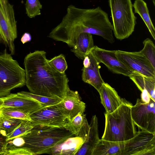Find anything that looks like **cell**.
Here are the masks:
<instances>
[{
    "label": "cell",
    "instance_id": "5bb4252c",
    "mask_svg": "<svg viewBox=\"0 0 155 155\" xmlns=\"http://www.w3.org/2000/svg\"><path fill=\"white\" fill-rule=\"evenodd\" d=\"M56 105L63 111L68 120L74 117L80 112L84 113L86 108L85 104L81 101L78 92L71 90Z\"/></svg>",
    "mask_w": 155,
    "mask_h": 155
},
{
    "label": "cell",
    "instance_id": "4316f807",
    "mask_svg": "<svg viewBox=\"0 0 155 155\" xmlns=\"http://www.w3.org/2000/svg\"><path fill=\"white\" fill-rule=\"evenodd\" d=\"M23 120L0 116V127L7 134L12 132Z\"/></svg>",
    "mask_w": 155,
    "mask_h": 155
},
{
    "label": "cell",
    "instance_id": "cb8c5ba5",
    "mask_svg": "<svg viewBox=\"0 0 155 155\" xmlns=\"http://www.w3.org/2000/svg\"><path fill=\"white\" fill-rule=\"evenodd\" d=\"M0 116L31 122L30 115L20 109L11 107H0Z\"/></svg>",
    "mask_w": 155,
    "mask_h": 155
},
{
    "label": "cell",
    "instance_id": "ffe728a7",
    "mask_svg": "<svg viewBox=\"0 0 155 155\" xmlns=\"http://www.w3.org/2000/svg\"><path fill=\"white\" fill-rule=\"evenodd\" d=\"M129 78L141 91L143 89L146 90L151 99L155 101V78L147 77L136 72H134Z\"/></svg>",
    "mask_w": 155,
    "mask_h": 155
},
{
    "label": "cell",
    "instance_id": "d4e9b609",
    "mask_svg": "<svg viewBox=\"0 0 155 155\" xmlns=\"http://www.w3.org/2000/svg\"><path fill=\"white\" fill-rule=\"evenodd\" d=\"M21 95L31 98L40 103L45 106H50L55 105L60 102L62 100L60 98L51 97L35 94L30 92L21 91L18 93Z\"/></svg>",
    "mask_w": 155,
    "mask_h": 155
},
{
    "label": "cell",
    "instance_id": "2e32d148",
    "mask_svg": "<svg viewBox=\"0 0 155 155\" xmlns=\"http://www.w3.org/2000/svg\"><path fill=\"white\" fill-rule=\"evenodd\" d=\"M85 141V138L80 136L70 137L51 149L48 154L53 155H75Z\"/></svg>",
    "mask_w": 155,
    "mask_h": 155
},
{
    "label": "cell",
    "instance_id": "9c48e42d",
    "mask_svg": "<svg viewBox=\"0 0 155 155\" xmlns=\"http://www.w3.org/2000/svg\"><path fill=\"white\" fill-rule=\"evenodd\" d=\"M119 60L134 72L155 78V69L140 52H128L116 50Z\"/></svg>",
    "mask_w": 155,
    "mask_h": 155
},
{
    "label": "cell",
    "instance_id": "e0dca14e",
    "mask_svg": "<svg viewBox=\"0 0 155 155\" xmlns=\"http://www.w3.org/2000/svg\"><path fill=\"white\" fill-rule=\"evenodd\" d=\"M98 120L96 115L92 116L89 124L88 137L75 155H92L93 151L100 140L98 129Z\"/></svg>",
    "mask_w": 155,
    "mask_h": 155
},
{
    "label": "cell",
    "instance_id": "484cf974",
    "mask_svg": "<svg viewBox=\"0 0 155 155\" xmlns=\"http://www.w3.org/2000/svg\"><path fill=\"white\" fill-rule=\"evenodd\" d=\"M143 48L140 52L155 69V46L152 41L147 38L143 42Z\"/></svg>",
    "mask_w": 155,
    "mask_h": 155
},
{
    "label": "cell",
    "instance_id": "277c9868",
    "mask_svg": "<svg viewBox=\"0 0 155 155\" xmlns=\"http://www.w3.org/2000/svg\"><path fill=\"white\" fill-rule=\"evenodd\" d=\"M109 4L115 36L120 40L128 38L136 24L131 0H109Z\"/></svg>",
    "mask_w": 155,
    "mask_h": 155
},
{
    "label": "cell",
    "instance_id": "f546056e",
    "mask_svg": "<svg viewBox=\"0 0 155 155\" xmlns=\"http://www.w3.org/2000/svg\"><path fill=\"white\" fill-rule=\"evenodd\" d=\"M33 155L27 149L23 147H7L4 155Z\"/></svg>",
    "mask_w": 155,
    "mask_h": 155
},
{
    "label": "cell",
    "instance_id": "4dcf8cb0",
    "mask_svg": "<svg viewBox=\"0 0 155 155\" xmlns=\"http://www.w3.org/2000/svg\"><path fill=\"white\" fill-rule=\"evenodd\" d=\"M7 134L0 127V154L4 155L7 149L8 141L7 140Z\"/></svg>",
    "mask_w": 155,
    "mask_h": 155
},
{
    "label": "cell",
    "instance_id": "6da1fadb",
    "mask_svg": "<svg viewBox=\"0 0 155 155\" xmlns=\"http://www.w3.org/2000/svg\"><path fill=\"white\" fill-rule=\"evenodd\" d=\"M44 51L30 52L25 57L24 64L26 85L31 93L63 99L70 90L65 73L59 72L49 63Z\"/></svg>",
    "mask_w": 155,
    "mask_h": 155
},
{
    "label": "cell",
    "instance_id": "8992f818",
    "mask_svg": "<svg viewBox=\"0 0 155 155\" xmlns=\"http://www.w3.org/2000/svg\"><path fill=\"white\" fill-rule=\"evenodd\" d=\"M17 37L13 5L8 0H0V42L8 48L12 55L15 54L14 42Z\"/></svg>",
    "mask_w": 155,
    "mask_h": 155
},
{
    "label": "cell",
    "instance_id": "30bf717a",
    "mask_svg": "<svg viewBox=\"0 0 155 155\" xmlns=\"http://www.w3.org/2000/svg\"><path fill=\"white\" fill-rule=\"evenodd\" d=\"M30 116L34 126L63 127L68 120L63 111L56 104L45 106Z\"/></svg>",
    "mask_w": 155,
    "mask_h": 155
},
{
    "label": "cell",
    "instance_id": "44dd1931",
    "mask_svg": "<svg viewBox=\"0 0 155 155\" xmlns=\"http://www.w3.org/2000/svg\"><path fill=\"white\" fill-rule=\"evenodd\" d=\"M133 7L135 13L142 18L153 39L155 40V29L151 20L147 4L143 0H135Z\"/></svg>",
    "mask_w": 155,
    "mask_h": 155
},
{
    "label": "cell",
    "instance_id": "8fae6325",
    "mask_svg": "<svg viewBox=\"0 0 155 155\" xmlns=\"http://www.w3.org/2000/svg\"><path fill=\"white\" fill-rule=\"evenodd\" d=\"M91 51L100 63H103L113 73L130 77L134 72L119 60L116 50H107L94 46Z\"/></svg>",
    "mask_w": 155,
    "mask_h": 155
},
{
    "label": "cell",
    "instance_id": "7a4b0ae2",
    "mask_svg": "<svg viewBox=\"0 0 155 155\" xmlns=\"http://www.w3.org/2000/svg\"><path fill=\"white\" fill-rule=\"evenodd\" d=\"M131 103L122 99L114 111L105 113V127L101 139L114 142H125L133 137L137 131L132 120Z\"/></svg>",
    "mask_w": 155,
    "mask_h": 155
},
{
    "label": "cell",
    "instance_id": "f1b7e54d",
    "mask_svg": "<svg viewBox=\"0 0 155 155\" xmlns=\"http://www.w3.org/2000/svg\"><path fill=\"white\" fill-rule=\"evenodd\" d=\"M49 64L56 70L61 73H65L68 65L65 57L63 54L55 56L51 60H48Z\"/></svg>",
    "mask_w": 155,
    "mask_h": 155
},
{
    "label": "cell",
    "instance_id": "7402d4cb",
    "mask_svg": "<svg viewBox=\"0 0 155 155\" xmlns=\"http://www.w3.org/2000/svg\"><path fill=\"white\" fill-rule=\"evenodd\" d=\"M86 120L84 113L80 112L74 117L68 120L63 127L75 136H78Z\"/></svg>",
    "mask_w": 155,
    "mask_h": 155
},
{
    "label": "cell",
    "instance_id": "5b68a950",
    "mask_svg": "<svg viewBox=\"0 0 155 155\" xmlns=\"http://www.w3.org/2000/svg\"><path fill=\"white\" fill-rule=\"evenodd\" d=\"M25 70L5 49L0 53V97L7 96L15 88L26 85Z\"/></svg>",
    "mask_w": 155,
    "mask_h": 155
},
{
    "label": "cell",
    "instance_id": "ac0fdd59",
    "mask_svg": "<svg viewBox=\"0 0 155 155\" xmlns=\"http://www.w3.org/2000/svg\"><path fill=\"white\" fill-rule=\"evenodd\" d=\"M94 46L92 35L82 33L78 36L71 51L78 58L84 60Z\"/></svg>",
    "mask_w": 155,
    "mask_h": 155
},
{
    "label": "cell",
    "instance_id": "83f0119b",
    "mask_svg": "<svg viewBox=\"0 0 155 155\" xmlns=\"http://www.w3.org/2000/svg\"><path fill=\"white\" fill-rule=\"evenodd\" d=\"M26 13L30 18L41 14L42 5L39 0H26L25 4Z\"/></svg>",
    "mask_w": 155,
    "mask_h": 155
},
{
    "label": "cell",
    "instance_id": "1f68e13d",
    "mask_svg": "<svg viewBox=\"0 0 155 155\" xmlns=\"http://www.w3.org/2000/svg\"><path fill=\"white\" fill-rule=\"evenodd\" d=\"M141 100L144 103H149L151 99V97L147 91L145 89H143L141 91Z\"/></svg>",
    "mask_w": 155,
    "mask_h": 155
},
{
    "label": "cell",
    "instance_id": "9a60e30c",
    "mask_svg": "<svg viewBox=\"0 0 155 155\" xmlns=\"http://www.w3.org/2000/svg\"><path fill=\"white\" fill-rule=\"evenodd\" d=\"M101 103L106 112L110 113L115 110L121 104L122 99L114 88L105 82L99 92Z\"/></svg>",
    "mask_w": 155,
    "mask_h": 155
},
{
    "label": "cell",
    "instance_id": "ba28073f",
    "mask_svg": "<svg viewBox=\"0 0 155 155\" xmlns=\"http://www.w3.org/2000/svg\"><path fill=\"white\" fill-rule=\"evenodd\" d=\"M131 117L133 122L142 130L155 134V101L150 99L148 103L139 98L132 106Z\"/></svg>",
    "mask_w": 155,
    "mask_h": 155
},
{
    "label": "cell",
    "instance_id": "52a82bcc",
    "mask_svg": "<svg viewBox=\"0 0 155 155\" xmlns=\"http://www.w3.org/2000/svg\"><path fill=\"white\" fill-rule=\"evenodd\" d=\"M155 155V134L142 130L125 142L120 155Z\"/></svg>",
    "mask_w": 155,
    "mask_h": 155
},
{
    "label": "cell",
    "instance_id": "603a6c76",
    "mask_svg": "<svg viewBox=\"0 0 155 155\" xmlns=\"http://www.w3.org/2000/svg\"><path fill=\"white\" fill-rule=\"evenodd\" d=\"M34 127L31 122L23 120L12 132L7 134V140L9 141L15 138L24 136L29 133Z\"/></svg>",
    "mask_w": 155,
    "mask_h": 155
},
{
    "label": "cell",
    "instance_id": "d6a6232c",
    "mask_svg": "<svg viewBox=\"0 0 155 155\" xmlns=\"http://www.w3.org/2000/svg\"><path fill=\"white\" fill-rule=\"evenodd\" d=\"M31 35L28 33L25 32L22 36L21 38V41L23 44L31 41Z\"/></svg>",
    "mask_w": 155,
    "mask_h": 155
},
{
    "label": "cell",
    "instance_id": "4fadbf2b",
    "mask_svg": "<svg viewBox=\"0 0 155 155\" xmlns=\"http://www.w3.org/2000/svg\"><path fill=\"white\" fill-rule=\"evenodd\" d=\"M82 80L93 86L99 92L104 82L100 72V63L90 51L83 61Z\"/></svg>",
    "mask_w": 155,
    "mask_h": 155
},
{
    "label": "cell",
    "instance_id": "d6986e66",
    "mask_svg": "<svg viewBox=\"0 0 155 155\" xmlns=\"http://www.w3.org/2000/svg\"><path fill=\"white\" fill-rule=\"evenodd\" d=\"M124 143L125 142H114L100 139L92 155H120L124 147Z\"/></svg>",
    "mask_w": 155,
    "mask_h": 155
},
{
    "label": "cell",
    "instance_id": "3957f363",
    "mask_svg": "<svg viewBox=\"0 0 155 155\" xmlns=\"http://www.w3.org/2000/svg\"><path fill=\"white\" fill-rule=\"evenodd\" d=\"M74 136L63 127L36 126L21 137L24 141L21 147L28 149L33 155L48 154L51 149Z\"/></svg>",
    "mask_w": 155,
    "mask_h": 155
},
{
    "label": "cell",
    "instance_id": "7c38bea8",
    "mask_svg": "<svg viewBox=\"0 0 155 155\" xmlns=\"http://www.w3.org/2000/svg\"><path fill=\"white\" fill-rule=\"evenodd\" d=\"M45 106L37 101L17 93L0 97V107H11L20 109L29 115Z\"/></svg>",
    "mask_w": 155,
    "mask_h": 155
}]
</instances>
